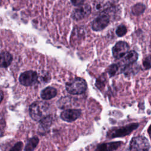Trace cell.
Here are the masks:
<instances>
[{"mask_svg":"<svg viewBox=\"0 0 151 151\" xmlns=\"http://www.w3.org/2000/svg\"><path fill=\"white\" fill-rule=\"evenodd\" d=\"M119 0H95L94 9L96 12H103L115 5Z\"/></svg>","mask_w":151,"mask_h":151,"instance_id":"cell-9","label":"cell"},{"mask_svg":"<svg viewBox=\"0 0 151 151\" xmlns=\"http://www.w3.org/2000/svg\"><path fill=\"white\" fill-rule=\"evenodd\" d=\"M3 97H4L3 93L1 91H0V103H1V102L2 101V100L3 99Z\"/></svg>","mask_w":151,"mask_h":151,"instance_id":"cell-23","label":"cell"},{"mask_svg":"<svg viewBox=\"0 0 151 151\" xmlns=\"http://www.w3.org/2000/svg\"><path fill=\"white\" fill-rule=\"evenodd\" d=\"M138 58L137 53L134 51H128L123 57V63L124 66L129 64H134Z\"/></svg>","mask_w":151,"mask_h":151,"instance_id":"cell-12","label":"cell"},{"mask_svg":"<svg viewBox=\"0 0 151 151\" xmlns=\"http://www.w3.org/2000/svg\"><path fill=\"white\" fill-rule=\"evenodd\" d=\"M1 134H2V133H1V130H0V136H1Z\"/></svg>","mask_w":151,"mask_h":151,"instance_id":"cell-25","label":"cell"},{"mask_svg":"<svg viewBox=\"0 0 151 151\" xmlns=\"http://www.w3.org/2000/svg\"><path fill=\"white\" fill-rule=\"evenodd\" d=\"M48 104L42 101H35L29 106V114L32 119L35 121H40L44 117L47 116Z\"/></svg>","mask_w":151,"mask_h":151,"instance_id":"cell-1","label":"cell"},{"mask_svg":"<svg viewBox=\"0 0 151 151\" xmlns=\"http://www.w3.org/2000/svg\"><path fill=\"white\" fill-rule=\"evenodd\" d=\"M40 125H41V127H42V129H48L51 123H52V119L51 117V116H47L45 117H44L42 119H41L40 121Z\"/></svg>","mask_w":151,"mask_h":151,"instance_id":"cell-17","label":"cell"},{"mask_svg":"<svg viewBox=\"0 0 151 151\" xmlns=\"http://www.w3.org/2000/svg\"><path fill=\"white\" fill-rule=\"evenodd\" d=\"M126 32H127V28L123 25L119 26L116 31V33L117 35L119 37H122L124 35Z\"/></svg>","mask_w":151,"mask_h":151,"instance_id":"cell-19","label":"cell"},{"mask_svg":"<svg viewBox=\"0 0 151 151\" xmlns=\"http://www.w3.org/2000/svg\"><path fill=\"white\" fill-rule=\"evenodd\" d=\"M149 141L142 136H137L132 138L130 143V151H149Z\"/></svg>","mask_w":151,"mask_h":151,"instance_id":"cell-4","label":"cell"},{"mask_svg":"<svg viewBox=\"0 0 151 151\" xmlns=\"http://www.w3.org/2000/svg\"><path fill=\"white\" fill-rule=\"evenodd\" d=\"M120 71H122V70H120V66L116 64H111L109 67L107 69V72L110 77L114 76L119 74V73H120Z\"/></svg>","mask_w":151,"mask_h":151,"instance_id":"cell-16","label":"cell"},{"mask_svg":"<svg viewBox=\"0 0 151 151\" xmlns=\"http://www.w3.org/2000/svg\"><path fill=\"white\" fill-rule=\"evenodd\" d=\"M39 142V139L37 137L31 138L25 147V151H32L37 147Z\"/></svg>","mask_w":151,"mask_h":151,"instance_id":"cell-15","label":"cell"},{"mask_svg":"<svg viewBox=\"0 0 151 151\" xmlns=\"http://www.w3.org/2000/svg\"><path fill=\"white\" fill-rule=\"evenodd\" d=\"M81 114V111L78 109H68L64 110L60 114V117L62 120L67 122H71L77 119Z\"/></svg>","mask_w":151,"mask_h":151,"instance_id":"cell-10","label":"cell"},{"mask_svg":"<svg viewBox=\"0 0 151 151\" xmlns=\"http://www.w3.org/2000/svg\"><path fill=\"white\" fill-rule=\"evenodd\" d=\"M109 21L110 16L107 14H102L92 22V29L95 31H101L107 26Z\"/></svg>","mask_w":151,"mask_h":151,"instance_id":"cell-6","label":"cell"},{"mask_svg":"<svg viewBox=\"0 0 151 151\" xmlns=\"http://www.w3.org/2000/svg\"><path fill=\"white\" fill-rule=\"evenodd\" d=\"M86 81L82 78L77 77L73 80L67 82L65 84L67 91L74 95H78L83 93L87 89Z\"/></svg>","mask_w":151,"mask_h":151,"instance_id":"cell-3","label":"cell"},{"mask_svg":"<svg viewBox=\"0 0 151 151\" xmlns=\"http://www.w3.org/2000/svg\"><path fill=\"white\" fill-rule=\"evenodd\" d=\"M122 144V142H112L101 143L97 145L94 151H114Z\"/></svg>","mask_w":151,"mask_h":151,"instance_id":"cell-11","label":"cell"},{"mask_svg":"<svg viewBox=\"0 0 151 151\" xmlns=\"http://www.w3.org/2000/svg\"><path fill=\"white\" fill-rule=\"evenodd\" d=\"M144 9H145V7L143 4H136L135 6H133L132 11L134 14H140L144 11L143 10Z\"/></svg>","mask_w":151,"mask_h":151,"instance_id":"cell-20","label":"cell"},{"mask_svg":"<svg viewBox=\"0 0 151 151\" xmlns=\"http://www.w3.org/2000/svg\"><path fill=\"white\" fill-rule=\"evenodd\" d=\"M57 90L52 87H47L42 90L41 97L44 100H50L57 95Z\"/></svg>","mask_w":151,"mask_h":151,"instance_id":"cell-14","label":"cell"},{"mask_svg":"<svg viewBox=\"0 0 151 151\" xmlns=\"http://www.w3.org/2000/svg\"><path fill=\"white\" fill-rule=\"evenodd\" d=\"M91 11V6L88 4H81L78 6L73 12L72 17L76 20H80L88 17Z\"/></svg>","mask_w":151,"mask_h":151,"instance_id":"cell-8","label":"cell"},{"mask_svg":"<svg viewBox=\"0 0 151 151\" xmlns=\"http://www.w3.org/2000/svg\"><path fill=\"white\" fill-rule=\"evenodd\" d=\"M12 60L11 54L6 51L0 53V67L6 68L8 67Z\"/></svg>","mask_w":151,"mask_h":151,"instance_id":"cell-13","label":"cell"},{"mask_svg":"<svg viewBox=\"0 0 151 151\" xmlns=\"http://www.w3.org/2000/svg\"><path fill=\"white\" fill-rule=\"evenodd\" d=\"M86 0H71V3L75 6H79L83 4Z\"/></svg>","mask_w":151,"mask_h":151,"instance_id":"cell-22","label":"cell"},{"mask_svg":"<svg viewBox=\"0 0 151 151\" xmlns=\"http://www.w3.org/2000/svg\"><path fill=\"white\" fill-rule=\"evenodd\" d=\"M139 123H133L126 126L115 127L110 129L107 133V137L108 138L113 139L115 137H123L131 133L133 130L139 127Z\"/></svg>","mask_w":151,"mask_h":151,"instance_id":"cell-2","label":"cell"},{"mask_svg":"<svg viewBox=\"0 0 151 151\" xmlns=\"http://www.w3.org/2000/svg\"><path fill=\"white\" fill-rule=\"evenodd\" d=\"M147 132H148V133H149L150 134H151V124H150V126L149 127L148 130H147Z\"/></svg>","mask_w":151,"mask_h":151,"instance_id":"cell-24","label":"cell"},{"mask_svg":"<svg viewBox=\"0 0 151 151\" xmlns=\"http://www.w3.org/2000/svg\"><path fill=\"white\" fill-rule=\"evenodd\" d=\"M143 66L145 70L151 68V54L146 57L143 61Z\"/></svg>","mask_w":151,"mask_h":151,"instance_id":"cell-18","label":"cell"},{"mask_svg":"<svg viewBox=\"0 0 151 151\" xmlns=\"http://www.w3.org/2000/svg\"><path fill=\"white\" fill-rule=\"evenodd\" d=\"M129 50V46L127 43L124 41H119L112 48L113 55L116 59H120L125 55Z\"/></svg>","mask_w":151,"mask_h":151,"instance_id":"cell-7","label":"cell"},{"mask_svg":"<svg viewBox=\"0 0 151 151\" xmlns=\"http://www.w3.org/2000/svg\"><path fill=\"white\" fill-rule=\"evenodd\" d=\"M38 79V75L35 71L30 70L27 71L19 76V81L21 84L25 86L34 85Z\"/></svg>","mask_w":151,"mask_h":151,"instance_id":"cell-5","label":"cell"},{"mask_svg":"<svg viewBox=\"0 0 151 151\" xmlns=\"http://www.w3.org/2000/svg\"><path fill=\"white\" fill-rule=\"evenodd\" d=\"M23 147V143L21 142H17L9 151H22Z\"/></svg>","mask_w":151,"mask_h":151,"instance_id":"cell-21","label":"cell"}]
</instances>
